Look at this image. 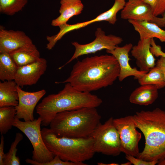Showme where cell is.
Returning <instances> with one entry per match:
<instances>
[{
  "instance_id": "1",
  "label": "cell",
  "mask_w": 165,
  "mask_h": 165,
  "mask_svg": "<svg viewBox=\"0 0 165 165\" xmlns=\"http://www.w3.org/2000/svg\"><path fill=\"white\" fill-rule=\"evenodd\" d=\"M119 71L118 62L112 55L87 57L76 63L67 79L56 83H69L79 90L90 93L112 85Z\"/></svg>"
},
{
  "instance_id": "2",
  "label": "cell",
  "mask_w": 165,
  "mask_h": 165,
  "mask_svg": "<svg viewBox=\"0 0 165 165\" xmlns=\"http://www.w3.org/2000/svg\"><path fill=\"white\" fill-rule=\"evenodd\" d=\"M102 103V100L97 95L79 90L66 83L58 93L44 98L36 109L41 118V125L47 127L58 113L84 108H96Z\"/></svg>"
},
{
  "instance_id": "3",
  "label": "cell",
  "mask_w": 165,
  "mask_h": 165,
  "mask_svg": "<svg viewBox=\"0 0 165 165\" xmlns=\"http://www.w3.org/2000/svg\"><path fill=\"white\" fill-rule=\"evenodd\" d=\"M137 128L143 134L145 146L137 158L158 161L165 157V111L156 108L141 111L132 116Z\"/></svg>"
},
{
  "instance_id": "4",
  "label": "cell",
  "mask_w": 165,
  "mask_h": 165,
  "mask_svg": "<svg viewBox=\"0 0 165 165\" xmlns=\"http://www.w3.org/2000/svg\"><path fill=\"white\" fill-rule=\"evenodd\" d=\"M101 118L96 108H84L57 113L49 125L58 137L85 138L90 136Z\"/></svg>"
},
{
  "instance_id": "5",
  "label": "cell",
  "mask_w": 165,
  "mask_h": 165,
  "mask_svg": "<svg viewBox=\"0 0 165 165\" xmlns=\"http://www.w3.org/2000/svg\"><path fill=\"white\" fill-rule=\"evenodd\" d=\"M41 133L48 149L64 161L80 163L90 160L95 153L94 140L89 136L70 138L57 136L50 128H43Z\"/></svg>"
},
{
  "instance_id": "6",
  "label": "cell",
  "mask_w": 165,
  "mask_h": 165,
  "mask_svg": "<svg viewBox=\"0 0 165 165\" xmlns=\"http://www.w3.org/2000/svg\"><path fill=\"white\" fill-rule=\"evenodd\" d=\"M113 119L111 117L104 123H100L91 134L95 153L115 156L121 152L120 136Z\"/></svg>"
},
{
  "instance_id": "7",
  "label": "cell",
  "mask_w": 165,
  "mask_h": 165,
  "mask_svg": "<svg viewBox=\"0 0 165 165\" xmlns=\"http://www.w3.org/2000/svg\"><path fill=\"white\" fill-rule=\"evenodd\" d=\"M40 117L32 121H22L15 117L13 126L17 128L27 137L30 141L33 150L32 159L43 163L48 162L53 159L54 155L48 149L43 140Z\"/></svg>"
},
{
  "instance_id": "8",
  "label": "cell",
  "mask_w": 165,
  "mask_h": 165,
  "mask_svg": "<svg viewBox=\"0 0 165 165\" xmlns=\"http://www.w3.org/2000/svg\"><path fill=\"white\" fill-rule=\"evenodd\" d=\"M113 123L119 134L121 152L138 157L140 153L138 143L141 134L137 130L132 116L114 119Z\"/></svg>"
},
{
  "instance_id": "9",
  "label": "cell",
  "mask_w": 165,
  "mask_h": 165,
  "mask_svg": "<svg viewBox=\"0 0 165 165\" xmlns=\"http://www.w3.org/2000/svg\"><path fill=\"white\" fill-rule=\"evenodd\" d=\"M95 38L89 43L81 44L74 42L72 44L75 48L74 53L71 58L65 64L59 68V69L79 57L86 54L94 53L103 49L112 50L123 41L119 36L110 34L106 35L102 28H97L95 32Z\"/></svg>"
},
{
  "instance_id": "10",
  "label": "cell",
  "mask_w": 165,
  "mask_h": 165,
  "mask_svg": "<svg viewBox=\"0 0 165 165\" xmlns=\"http://www.w3.org/2000/svg\"><path fill=\"white\" fill-rule=\"evenodd\" d=\"M126 2L125 0H114V4L111 8L92 20L72 24L67 23L60 26L59 27L60 30L58 33L54 35L47 37L49 45L54 47L57 42L66 33L85 27L94 22L106 21L110 24H115L117 20V13L123 9Z\"/></svg>"
},
{
  "instance_id": "11",
  "label": "cell",
  "mask_w": 165,
  "mask_h": 165,
  "mask_svg": "<svg viewBox=\"0 0 165 165\" xmlns=\"http://www.w3.org/2000/svg\"><path fill=\"white\" fill-rule=\"evenodd\" d=\"M17 90L19 99L18 104L15 107L16 117L25 121L34 120V109L38 102L46 94V90L42 89L36 92H29L22 90L18 85Z\"/></svg>"
},
{
  "instance_id": "12",
  "label": "cell",
  "mask_w": 165,
  "mask_h": 165,
  "mask_svg": "<svg viewBox=\"0 0 165 165\" xmlns=\"http://www.w3.org/2000/svg\"><path fill=\"white\" fill-rule=\"evenodd\" d=\"M47 67L46 60L40 57L35 62L18 67L14 80L21 87L35 84L45 73Z\"/></svg>"
},
{
  "instance_id": "13",
  "label": "cell",
  "mask_w": 165,
  "mask_h": 165,
  "mask_svg": "<svg viewBox=\"0 0 165 165\" xmlns=\"http://www.w3.org/2000/svg\"><path fill=\"white\" fill-rule=\"evenodd\" d=\"M133 46L129 43L122 47L117 46L112 50H106L107 53L114 56L119 63L120 71L118 79L122 82L130 76L138 79L147 72L138 70L136 68H133L130 65L129 53Z\"/></svg>"
},
{
  "instance_id": "14",
  "label": "cell",
  "mask_w": 165,
  "mask_h": 165,
  "mask_svg": "<svg viewBox=\"0 0 165 165\" xmlns=\"http://www.w3.org/2000/svg\"><path fill=\"white\" fill-rule=\"evenodd\" d=\"M33 44L31 38L23 31L0 28V53H10Z\"/></svg>"
},
{
  "instance_id": "15",
  "label": "cell",
  "mask_w": 165,
  "mask_h": 165,
  "mask_svg": "<svg viewBox=\"0 0 165 165\" xmlns=\"http://www.w3.org/2000/svg\"><path fill=\"white\" fill-rule=\"evenodd\" d=\"M155 16L150 6L143 0H129L121 10V17L125 20L151 22Z\"/></svg>"
},
{
  "instance_id": "16",
  "label": "cell",
  "mask_w": 165,
  "mask_h": 165,
  "mask_svg": "<svg viewBox=\"0 0 165 165\" xmlns=\"http://www.w3.org/2000/svg\"><path fill=\"white\" fill-rule=\"evenodd\" d=\"M151 39H140L136 45L133 46L130 53L135 59L140 70L148 72L156 66V59L151 50Z\"/></svg>"
},
{
  "instance_id": "17",
  "label": "cell",
  "mask_w": 165,
  "mask_h": 165,
  "mask_svg": "<svg viewBox=\"0 0 165 165\" xmlns=\"http://www.w3.org/2000/svg\"><path fill=\"white\" fill-rule=\"evenodd\" d=\"M60 3V15L52 20L51 24L53 26L67 24L71 17L81 14L84 8L81 0H61Z\"/></svg>"
},
{
  "instance_id": "18",
  "label": "cell",
  "mask_w": 165,
  "mask_h": 165,
  "mask_svg": "<svg viewBox=\"0 0 165 165\" xmlns=\"http://www.w3.org/2000/svg\"><path fill=\"white\" fill-rule=\"evenodd\" d=\"M158 90L154 85H141L131 93L129 97V101L136 105H148L153 103L158 98Z\"/></svg>"
},
{
  "instance_id": "19",
  "label": "cell",
  "mask_w": 165,
  "mask_h": 165,
  "mask_svg": "<svg viewBox=\"0 0 165 165\" xmlns=\"http://www.w3.org/2000/svg\"><path fill=\"white\" fill-rule=\"evenodd\" d=\"M128 21L139 34L140 39L156 38L165 42V30L156 24L147 21L129 20Z\"/></svg>"
},
{
  "instance_id": "20",
  "label": "cell",
  "mask_w": 165,
  "mask_h": 165,
  "mask_svg": "<svg viewBox=\"0 0 165 165\" xmlns=\"http://www.w3.org/2000/svg\"><path fill=\"white\" fill-rule=\"evenodd\" d=\"M17 86L14 80L0 82V108L17 106L19 99Z\"/></svg>"
},
{
  "instance_id": "21",
  "label": "cell",
  "mask_w": 165,
  "mask_h": 165,
  "mask_svg": "<svg viewBox=\"0 0 165 165\" xmlns=\"http://www.w3.org/2000/svg\"><path fill=\"white\" fill-rule=\"evenodd\" d=\"M9 53L18 67L35 62L40 58V53L34 44L17 49Z\"/></svg>"
},
{
  "instance_id": "22",
  "label": "cell",
  "mask_w": 165,
  "mask_h": 165,
  "mask_svg": "<svg viewBox=\"0 0 165 165\" xmlns=\"http://www.w3.org/2000/svg\"><path fill=\"white\" fill-rule=\"evenodd\" d=\"M18 67L9 53H0L1 80H14Z\"/></svg>"
},
{
  "instance_id": "23",
  "label": "cell",
  "mask_w": 165,
  "mask_h": 165,
  "mask_svg": "<svg viewBox=\"0 0 165 165\" xmlns=\"http://www.w3.org/2000/svg\"><path fill=\"white\" fill-rule=\"evenodd\" d=\"M141 85L151 84L156 86L159 89L165 87V81L163 73L156 66L138 79Z\"/></svg>"
},
{
  "instance_id": "24",
  "label": "cell",
  "mask_w": 165,
  "mask_h": 165,
  "mask_svg": "<svg viewBox=\"0 0 165 165\" xmlns=\"http://www.w3.org/2000/svg\"><path fill=\"white\" fill-rule=\"evenodd\" d=\"M16 112L15 107L14 106L0 108V132L1 134H6L13 126Z\"/></svg>"
},
{
  "instance_id": "25",
  "label": "cell",
  "mask_w": 165,
  "mask_h": 165,
  "mask_svg": "<svg viewBox=\"0 0 165 165\" xmlns=\"http://www.w3.org/2000/svg\"><path fill=\"white\" fill-rule=\"evenodd\" d=\"M28 0H0V12L12 16L21 11Z\"/></svg>"
},
{
  "instance_id": "26",
  "label": "cell",
  "mask_w": 165,
  "mask_h": 165,
  "mask_svg": "<svg viewBox=\"0 0 165 165\" xmlns=\"http://www.w3.org/2000/svg\"><path fill=\"white\" fill-rule=\"evenodd\" d=\"M23 138L22 134L17 133L14 141L12 143L8 152L5 154L3 160V165H19L20 164V158L16 156L17 151V146Z\"/></svg>"
},
{
  "instance_id": "27",
  "label": "cell",
  "mask_w": 165,
  "mask_h": 165,
  "mask_svg": "<svg viewBox=\"0 0 165 165\" xmlns=\"http://www.w3.org/2000/svg\"><path fill=\"white\" fill-rule=\"evenodd\" d=\"M27 163L33 165H79V163L64 161L62 160L58 156H55L53 159L46 163H40L33 159L28 158L26 159Z\"/></svg>"
},
{
  "instance_id": "28",
  "label": "cell",
  "mask_w": 165,
  "mask_h": 165,
  "mask_svg": "<svg viewBox=\"0 0 165 165\" xmlns=\"http://www.w3.org/2000/svg\"><path fill=\"white\" fill-rule=\"evenodd\" d=\"M150 6L154 16L162 15L165 12V0H143Z\"/></svg>"
},
{
  "instance_id": "29",
  "label": "cell",
  "mask_w": 165,
  "mask_h": 165,
  "mask_svg": "<svg viewBox=\"0 0 165 165\" xmlns=\"http://www.w3.org/2000/svg\"><path fill=\"white\" fill-rule=\"evenodd\" d=\"M126 159L134 165H155L159 161L156 160L147 161L129 155H126Z\"/></svg>"
},
{
  "instance_id": "30",
  "label": "cell",
  "mask_w": 165,
  "mask_h": 165,
  "mask_svg": "<svg viewBox=\"0 0 165 165\" xmlns=\"http://www.w3.org/2000/svg\"><path fill=\"white\" fill-rule=\"evenodd\" d=\"M150 50L154 55L157 57L162 56L165 57V53L161 49V46L156 45L153 38L151 39Z\"/></svg>"
},
{
  "instance_id": "31",
  "label": "cell",
  "mask_w": 165,
  "mask_h": 165,
  "mask_svg": "<svg viewBox=\"0 0 165 165\" xmlns=\"http://www.w3.org/2000/svg\"><path fill=\"white\" fill-rule=\"evenodd\" d=\"M161 17L155 16L151 22L153 23L160 28H165V12Z\"/></svg>"
},
{
  "instance_id": "32",
  "label": "cell",
  "mask_w": 165,
  "mask_h": 165,
  "mask_svg": "<svg viewBox=\"0 0 165 165\" xmlns=\"http://www.w3.org/2000/svg\"><path fill=\"white\" fill-rule=\"evenodd\" d=\"M3 134H1L0 143V165H3V160L5 154L4 153V140Z\"/></svg>"
},
{
  "instance_id": "33",
  "label": "cell",
  "mask_w": 165,
  "mask_h": 165,
  "mask_svg": "<svg viewBox=\"0 0 165 165\" xmlns=\"http://www.w3.org/2000/svg\"><path fill=\"white\" fill-rule=\"evenodd\" d=\"M156 65L160 68L162 70L164 76L165 81V57H160L156 62Z\"/></svg>"
},
{
  "instance_id": "34",
  "label": "cell",
  "mask_w": 165,
  "mask_h": 165,
  "mask_svg": "<svg viewBox=\"0 0 165 165\" xmlns=\"http://www.w3.org/2000/svg\"><path fill=\"white\" fill-rule=\"evenodd\" d=\"M157 164L158 165H165V157L163 159L159 161Z\"/></svg>"
},
{
  "instance_id": "35",
  "label": "cell",
  "mask_w": 165,
  "mask_h": 165,
  "mask_svg": "<svg viewBox=\"0 0 165 165\" xmlns=\"http://www.w3.org/2000/svg\"><path fill=\"white\" fill-rule=\"evenodd\" d=\"M131 163L129 161L127 162L124 163H121V165H131Z\"/></svg>"
},
{
  "instance_id": "36",
  "label": "cell",
  "mask_w": 165,
  "mask_h": 165,
  "mask_svg": "<svg viewBox=\"0 0 165 165\" xmlns=\"http://www.w3.org/2000/svg\"><path fill=\"white\" fill-rule=\"evenodd\" d=\"M125 0V1L127 0V1H128V0Z\"/></svg>"
}]
</instances>
